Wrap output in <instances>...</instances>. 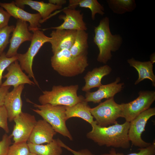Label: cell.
<instances>
[{
  "label": "cell",
  "mask_w": 155,
  "mask_h": 155,
  "mask_svg": "<svg viewBox=\"0 0 155 155\" xmlns=\"http://www.w3.org/2000/svg\"><path fill=\"white\" fill-rule=\"evenodd\" d=\"M92 130L87 133V138L100 146L127 149L130 147L128 137L130 122L122 124L118 123L107 127H101L94 121L91 125Z\"/></svg>",
  "instance_id": "6da1fadb"
},
{
  "label": "cell",
  "mask_w": 155,
  "mask_h": 155,
  "mask_svg": "<svg viewBox=\"0 0 155 155\" xmlns=\"http://www.w3.org/2000/svg\"><path fill=\"white\" fill-rule=\"evenodd\" d=\"M93 41L99 51L97 60L106 63L111 59L112 52L118 50L123 42V39L119 34H112L109 27V20L107 17L100 20L99 24L94 29Z\"/></svg>",
  "instance_id": "7a4b0ae2"
},
{
  "label": "cell",
  "mask_w": 155,
  "mask_h": 155,
  "mask_svg": "<svg viewBox=\"0 0 155 155\" xmlns=\"http://www.w3.org/2000/svg\"><path fill=\"white\" fill-rule=\"evenodd\" d=\"M51 64L53 69L59 74L67 77L82 73L88 65L87 56L74 57L68 49L54 54L51 58Z\"/></svg>",
  "instance_id": "3957f363"
},
{
  "label": "cell",
  "mask_w": 155,
  "mask_h": 155,
  "mask_svg": "<svg viewBox=\"0 0 155 155\" xmlns=\"http://www.w3.org/2000/svg\"><path fill=\"white\" fill-rule=\"evenodd\" d=\"M79 86H54L50 91H42L38 100L41 104H50L53 105L71 106L84 99L82 95H78Z\"/></svg>",
  "instance_id": "277c9868"
},
{
  "label": "cell",
  "mask_w": 155,
  "mask_h": 155,
  "mask_svg": "<svg viewBox=\"0 0 155 155\" xmlns=\"http://www.w3.org/2000/svg\"><path fill=\"white\" fill-rule=\"evenodd\" d=\"M28 102L37 108L32 109V111L49 123L57 133L67 137L71 140H73L72 136L66 125L67 120L65 106L53 105L48 104L40 105L29 100Z\"/></svg>",
  "instance_id": "5b68a950"
},
{
  "label": "cell",
  "mask_w": 155,
  "mask_h": 155,
  "mask_svg": "<svg viewBox=\"0 0 155 155\" xmlns=\"http://www.w3.org/2000/svg\"><path fill=\"white\" fill-rule=\"evenodd\" d=\"M33 36L30 45L27 51L24 54L18 53V61L22 69L24 70L29 78H32L36 85L39 86L32 69L34 59L41 47L46 42H50L51 38L46 36L39 28L32 31Z\"/></svg>",
  "instance_id": "8992f818"
},
{
  "label": "cell",
  "mask_w": 155,
  "mask_h": 155,
  "mask_svg": "<svg viewBox=\"0 0 155 155\" xmlns=\"http://www.w3.org/2000/svg\"><path fill=\"white\" fill-rule=\"evenodd\" d=\"M90 112L97 125L107 127L117 123V119L122 117L121 104L117 103L112 97L91 108Z\"/></svg>",
  "instance_id": "52a82bcc"
},
{
  "label": "cell",
  "mask_w": 155,
  "mask_h": 155,
  "mask_svg": "<svg viewBox=\"0 0 155 155\" xmlns=\"http://www.w3.org/2000/svg\"><path fill=\"white\" fill-rule=\"evenodd\" d=\"M135 100L121 104L122 117L130 122L140 113L148 109L155 100V92L140 91Z\"/></svg>",
  "instance_id": "ba28073f"
},
{
  "label": "cell",
  "mask_w": 155,
  "mask_h": 155,
  "mask_svg": "<svg viewBox=\"0 0 155 155\" xmlns=\"http://www.w3.org/2000/svg\"><path fill=\"white\" fill-rule=\"evenodd\" d=\"M155 115V108H150L130 122L128 137L132 146L142 148L147 147L151 144L144 141L141 135L145 131V127L148 120Z\"/></svg>",
  "instance_id": "9c48e42d"
},
{
  "label": "cell",
  "mask_w": 155,
  "mask_h": 155,
  "mask_svg": "<svg viewBox=\"0 0 155 155\" xmlns=\"http://www.w3.org/2000/svg\"><path fill=\"white\" fill-rule=\"evenodd\" d=\"M13 121L15 124L10 135L14 143L27 142L37 121L35 116L22 111Z\"/></svg>",
  "instance_id": "30bf717a"
},
{
  "label": "cell",
  "mask_w": 155,
  "mask_h": 155,
  "mask_svg": "<svg viewBox=\"0 0 155 155\" xmlns=\"http://www.w3.org/2000/svg\"><path fill=\"white\" fill-rule=\"evenodd\" d=\"M32 36L33 33H31L29 30L27 22L17 20L9 40V46L5 53L6 56L8 57H11L16 56L20 45L25 41H31Z\"/></svg>",
  "instance_id": "8fae6325"
},
{
  "label": "cell",
  "mask_w": 155,
  "mask_h": 155,
  "mask_svg": "<svg viewBox=\"0 0 155 155\" xmlns=\"http://www.w3.org/2000/svg\"><path fill=\"white\" fill-rule=\"evenodd\" d=\"M0 6L3 8L11 16L17 20L28 22L29 23V31L39 28L42 23V17L40 14L31 13L17 6L14 1L9 3L0 2Z\"/></svg>",
  "instance_id": "7c38bea8"
},
{
  "label": "cell",
  "mask_w": 155,
  "mask_h": 155,
  "mask_svg": "<svg viewBox=\"0 0 155 155\" xmlns=\"http://www.w3.org/2000/svg\"><path fill=\"white\" fill-rule=\"evenodd\" d=\"M65 15H61L59 18L63 20L60 26L49 29H64L76 31H86L87 28L83 20V14L81 11L75 9L67 8L63 11Z\"/></svg>",
  "instance_id": "4fadbf2b"
},
{
  "label": "cell",
  "mask_w": 155,
  "mask_h": 155,
  "mask_svg": "<svg viewBox=\"0 0 155 155\" xmlns=\"http://www.w3.org/2000/svg\"><path fill=\"white\" fill-rule=\"evenodd\" d=\"M77 31L55 29L50 34L51 44L53 54L64 49L70 50L75 39Z\"/></svg>",
  "instance_id": "5bb4252c"
},
{
  "label": "cell",
  "mask_w": 155,
  "mask_h": 155,
  "mask_svg": "<svg viewBox=\"0 0 155 155\" xmlns=\"http://www.w3.org/2000/svg\"><path fill=\"white\" fill-rule=\"evenodd\" d=\"M120 80V78L118 77L113 82L101 85L95 91L86 92L85 100L88 102H92L94 103H98L103 99H108L113 97L123 88L124 84L123 83H119Z\"/></svg>",
  "instance_id": "9a60e30c"
},
{
  "label": "cell",
  "mask_w": 155,
  "mask_h": 155,
  "mask_svg": "<svg viewBox=\"0 0 155 155\" xmlns=\"http://www.w3.org/2000/svg\"><path fill=\"white\" fill-rule=\"evenodd\" d=\"M7 71L3 78H6L1 86H13L14 88L25 84L36 85L34 81L24 73L18 60L11 63L6 68Z\"/></svg>",
  "instance_id": "2e32d148"
},
{
  "label": "cell",
  "mask_w": 155,
  "mask_h": 155,
  "mask_svg": "<svg viewBox=\"0 0 155 155\" xmlns=\"http://www.w3.org/2000/svg\"><path fill=\"white\" fill-rule=\"evenodd\" d=\"M56 133L49 123L40 119L37 121L28 142L36 145L49 143L53 140Z\"/></svg>",
  "instance_id": "e0dca14e"
},
{
  "label": "cell",
  "mask_w": 155,
  "mask_h": 155,
  "mask_svg": "<svg viewBox=\"0 0 155 155\" xmlns=\"http://www.w3.org/2000/svg\"><path fill=\"white\" fill-rule=\"evenodd\" d=\"M24 85L14 88L7 94L4 105L7 113L8 120L13 121L14 119L22 112V102L21 94L24 88Z\"/></svg>",
  "instance_id": "ac0fdd59"
},
{
  "label": "cell",
  "mask_w": 155,
  "mask_h": 155,
  "mask_svg": "<svg viewBox=\"0 0 155 155\" xmlns=\"http://www.w3.org/2000/svg\"><path fill=\"white\" fill-rule=\"evenodd\" d=\"M111 71L109 66L105 65L88 71L84 78L85 84L82 88V90L87 92L93 88H99L102 85L101 81L102 78L108 75Z\"/></svg>",
  "instance_id": "d6986e66"
},
{
  "label": "cell",
  "mask_w": 155,
  "mask_h": 155,
  "mask_svg": "<svg viewBox=\"0 0 155 155\" xmlns=\"http://www.w3.org/2000/svg\"><path fill=\"white\" fill-rule=\"evenodd\" d=\"M16 5L22 9L25 5L30 7L32 9L38 12L42 17V23L47 19L51 13L55 10L62 8V6L55 5L42 1L32 0H16Z\"/></svg>",
  "instance_id": "ffe728a7"
},
{
  "label": "cell",
  "mask_w": 155,
  "mask_h": 155,
  "mask_svg": "<svg viewBox=\"0 0 155 155\" xmlns=\"http://www.w3.org/2000/svg\"><path fill=\"white\" fill-rule=\"evenodd\" d=\"M127 61L130 65L134 67L138 73V78L135 82V85L147 79L150 80L153 86H155V75L153 70L152 62L150 61L142 62L133 58L129 59Z\"/></svg>",
  "instance_id": "44dd1931"
},
{
  "label": "cell",
  "mask_w": 155,
  "mask_h": 155,
  "mask_svg": "<svg viewBox=\"0 0 155 155\" xmlns=\"http://www.w3.org/2000/svg\"><path fill=\"white\" fill-rule=\"evenodd\" d=\"M91 108L84 99L71 106H66L67 120L72 117H79L91 125L94 121L90 112Z\"/></svg>",
  "instance_id": "7402d4cb"
},
{
  "label": "cell",
  "mask_w": 155,
  "mask_h": 155,
  "mask_svg": "<svg viewBox=\"0 0 155 155\" xmlns=\"http://www.w3.org/2000/svg\"><path fill=\"white\" fill-rule=\"evenodd\" d=\"M30 152L38 155H61L63 152L58 139H53L46 144H34L28 142Z\"/></svg>",
  "instance_id": "603a6c76"
},
{
  "label": "cell",
  "mask_w": 155,
  "mask_h": 155,
  "mask_svg": "<svg viewBox=\"0 0 155 155\" xmlns=\"http://www.w3.org/2000/svg\"><path fill=\"white\" fill-rule=\"evenodd\" d=\"M88 34L85 31H77L74 43L70 49L72 55L74 57L87 56Z\"/></svg>",
  "instance_id": "cb8c5ba5"
},
{
  "label": "cell",
  "mask_w": 155,
  "mask_h": 155,
  "mask_svg": "<svg viewBox=\"0 0 155 155\" xmlns=\"http://www.w3.org/2000/svg\"><path fill=\"white\" fill-rule=\"evenodd\" d=\"M69 2L68 8L75 9L79 6L89 9L93 20H95L96 14L103 16L104 14V7L97 0H69Z\"/></svg>",
  "instance_id": "d4e9b609"
},
{
  "label": "cell",
  "mask_w": 155,
  "mask_h": 155,
  "mask_svg": "<svg viewBox=\"0 0 155 155\" xmlns=\"http://www.w3.org/2000/svg\"><path fill=\"white\" fill-rule=\"evenodd\" d=\"M106 2L112 11L118 14L132 12L136 7L134 0H107Z\"/></svg>",
  "instance_id": "484cf974"
},
{
  "label": "cell",
  "mask_w": 155,
  "mask_h": 155,
  "mask_svg": "<svg viewBox=\"0 0 155 155\" xmlns=\"http://www.w3.org/2000/svg\"><path fill=\"white\" fill-rule=\"evenodd\" d=\"M30 152L27 142L13 143L9 146L7 155H28Z\"/></svg>",
  "instance_id": "4316f807"
},
{
  "label": "cell",
  "mask_w": 155,
  "mask_h": 155,
  "mask_svg": "<svg viewBox=\"0 0 155 155\" xmlns=\"http://www.w3.org/2000/svg\"><path fill=\"white\" fill-rule=\"evenodd\" d=\"M15 26H8L0 30V55L9 43L10 34L13 32Z\"/></svg>",
  "instance_id": "83f0119b"
},
{
  "label": "cell",
  "mask_w": 155,
  "mask_h": 155,
  "mask_svg": "<svg viewBox=\"0 0 155 155\" xmlns=\"http://www.w3.org/2000/svg\"><path fill=\"white\" fill-rule=\"evenodd\" d=\"M139 151L137 153H133L127 155L123 153H117L115 149L112 148L108 153L101 154V155H155V140L152 144L148 147L142 148H140L138 150Z\"/></svg>",
  "instance_id": "f1b7e54d"
},
{
  "label": "cell",
  "mask_w": 155,
  "mask_h": 155,
  "mask_svg": "<svg viewBox=\"0 0 155 155\" xmlns=\"http://www.w3.org/2000/svg\"><path fill=\"white\" fill-rule=\"evenodd\" d=\"M17 60H18L17 55L12 57H8L4 52L0 55V87L2 84L3 71L11 63Z\"/></svg>",
  "instance_id": "f546056e"
},
{
  "label": "cell",
  "mask_w": 155,
  "mask_h": 155,
  "mask_svg": "<svg viewBox=\"0 0 155 155\" xmlns=\"http://www.w3.org/2000/svg\"><path fill=\"white\" fill-rule=\"evenodd\" d=\"M8 116L7 111L3 105L0 106V128L8 133L9 131L8 126Z\"/></svg>",
  "instance_id": "4dcf8cb0"
},
{
  "label": "cell",
  "mask_w": 155,
  "mask_h": 155,
  "mask_svg": "<svg viewBox=\"0 0 155 155\" xmlns=\"http://www.w3.org/2000/svg\"><path fill=\"white\" fill-rule=\"evenodd\" d=\"M11 137L5 133L0 141V155H7L9 148L11 144Z\"/></svg>",
  "instance_id": "1f68e13d"
},
{
  "label": "cell",
  "mask_w": 155,
  "mask_h": 155,
  "mask_svg": "<svg viewBox=\"0 0 155 155\" xmlns=\"http://www.w3.org/2000/svg\"><path fill=\"white\" fill-rule=\"evenodd\" d=\"M11 17L10 14L0 6V30L8 25Z\"/></svg>",
  "instance_id": "d6a6232c"
},
{
  "label": "cell",
  "mask_w": 155,
  "mask_h": 155,
  "mask_svg": "<svg viewBox=\"0 0 155 155\" xmlns=\"http://www.w3.org/2000/svg\"><path fill=\"white\" fill-rule=\"evenodd\" d=\"M59 143L62 148H64L71 152L74 155H95L89 150L85 149L76 151L72 150L65 144L60 140L58 139Z\"/></svg>",
  "instance_id": "836d02e7"
},
{
  "label": "cell",
  "mask_w": 155,
  "mask_h": 155,
  "mask_svg": "<svg viewBox=\"0 0 155 155\" xmlns=\"http://www.w3.org/2000/svg\"><path fill=\"white\" fill-rule=\"evenodd\" d=\"M10 87V86L0 87V106L4 105L6 96L9 92Z\"/></svg>",
  "instance_id": "e575fe53"
},
{
  "label": "cell",
  "mask_w": 155,
  "mask_h": 155,
  "mask_svg": "<svg viewBox=\"0 0 155 155\" xmlns=\"http://www.w3.org/2000/svg\"><path fill=\"white\" fill-rule=\"evenodd\" d=\"M67 2L65 0H49V3H50L59 6H62Z\"/></svg>",
  "instance_id": "d590c367"
},
{
  "label": "cell",
  "mask_w": 155,
  "mask_h": 155,
  "mask_svg": "<svg viewBox=\"0 0 155 155\" xmlns=\"http://www.w3.org/2000/svg\"><path fill=\"white\" fill-rule=\"evenodd\" d=\"M154 54L152 55L151 56V58L150 59V61H151L153 63H154L155 61V59H154Z\"/></svg>",
  "instance_id": "8d00e7d4"
},
{
  "label": "cell",
  "mask_w": 155,
  "mask_h": 155,
  "mask_svg": "<svg viewBox=\"0 0 155 155\" xmlns=\"http://www.w3.org/2000/svg\"><path fill=\"white\" fill-rule=\"evenodd\" d=\"M28 155H38L35 153L30 152Z\"/></svg>",
  "instance_id": "74e56055"
}]
</instances>
